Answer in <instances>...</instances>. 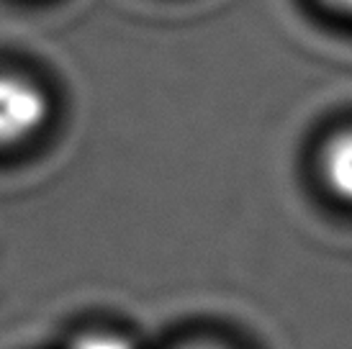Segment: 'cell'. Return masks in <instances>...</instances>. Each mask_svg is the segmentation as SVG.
Segmentation results:
<instances>
[{
	"instance_id": "1",
	"label": "cell",
	"mask_w": 352,
	"mask_h": 349,
	"mask_svg": "<svg viewBox=\"0 0 352 349\" xmlns=\"http://www.w3.org/2000/svg\"><path fill=\"white\" fill-rule=\"evenodd\" d=\"M52 113V95L41 82L16 69H0V152H16L39 139Z\"/></svg>"
},
{
	"instance_id": "2",
	"label": "cell",
	"mask_w": 352,
	"mask_h": 349,
	"mask_svg": "<svg viewBox=\"0 0 352 349\" xmlns=\"http://www.w3.org/2000/svg\"><path fill=\"white\" fill-rule=\"evenodd\" d=\"M319 174L337 201L352 205V126L334 131L322 144Z\"/></svg>"
},
{
	"instance_id": "3",
	"label": "cell",
	"mask_w": 352,
	"mask_h": 349,
	"mask_svg": "<svg viewBox=\"0 0 352 349\" xmlns=\"http://www.w3.org/2000/svg\"><path fill=\"white\" fill-rule=\"evenodd\" d=\"M69 349H137V344L116 329H90L78 334Z\"/></svg>"
},
{
	"instance_id": "4",
	"label": "cell",
	"mask_w": 352,
	"mask_h": 349,
	"mask_svg": "<svg viewBox=\"0 0 352 349\" xmlns=\"http://www.w3.org/2000/svg\"><path fill=\"white\" fill-rule=\"evenodd\" d=\"M173 349H229L224 344H219V341H211V339H190L186 344H177Z\"/></svg>"
},
{
	"instance_id": "5",
	"label": "cell",
	"mask_w": 352,
	"mask_h": 349,
	"mask_svg": "<svg viewBox=\"0 0 352 349\" xmlns=\"http://www.w3.org/2000/svg\"><path fill=\"white\" fill-rule=\"evenodd\" d=\"M329 8L340 10V13H344V16H352V0H324Z\"/></svg>"
}]
</instances>
